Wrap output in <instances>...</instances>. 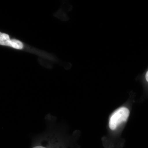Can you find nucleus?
<instances>
[{
    "label": "nucleus",
    "instance_id": "obj_1",
    "mask_svg": "<svg viewBox=\"0 0 148 148\" xmlns=\"http://www.w3.org/2000/svg\"><path fill=\"white\" fill-rule=\"evenodd\" d=\"M130 111L125 108H121L116 111L111 117L109 122V126L112 130H114L121 123L126 121L128 118Z\"/></svg>",
    "mask_w": 148,
    "mask_h": 148
},
{
    "label": "nucleus",
    "instance_id": "obj_2",
    "mask_svg": "<svg viewBox=\"0 0 148 148\" xmlns=\"http://www.w3.org/2000/svg\"><path fill=\"white\" fill-rule=\"evenodd\" d=\"M5 46L11 47L16 49H21L23 48V44L19 41L16 40H10L9 39L6 42Z\"/></svg>",
    "mask_w": 148,
    "mask_h": 148
},
{
    "label": "nucleus",
    "instance_id": "obj_3",
    "mask_svg": "<svg viewBox=\"0 0 148 148\" xmlns=\"http://www.w3.org/2000/svg\"><path fill=\"white\" fill-rule=\"evenodd\" d=\"M146 79L147 80V81L148 82V71L147 72V73L146 75Z\"/></svg>",
    "mask_w": 148,
    "mask_h": 148
}]
</instances>
